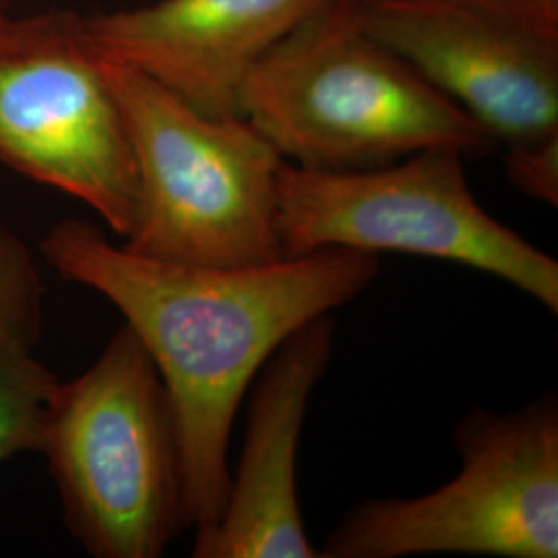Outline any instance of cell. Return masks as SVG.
Returning <instances> with one entry per match:
<instances>
[{
    "instance_id": "1",
    "label": "cell",
    "mask_w": 558,
    "mask_h": 558,
    "mask_svg": "<svg viewBox=\"0 0 558 558\" xmlns=\"http://www.w3.org/2000/svg\"><path fill=\"white\" fill-rule=\"evenodd\" d=\"M62 278L110 300L160 373L179 430L186 523L197 546L228 493V442L246 389L283 339L364 294L379 255L325 248L257 267L151 259L92 223L64 220L41 240Z\"/></svg>"
},
{
    "instance_id": "2",
    "label": "cell",
    "mask_w": 558,
    "mask_h": 558,
    "mask_svg": "<svg viewBox=\"0 0 558 558\" xmlns=\"http://www.w3.org/2000/svg\"><path fill=\"white\" fill-rule=\"evenodd\" d=\"M240 117L304 170L354 172L426 149L484 156L497 147L476 120L373 38L348 0L300 23L251 71Z\"/></svg>"
},
{
    "instance_id": "3",
    "label": "cell",
    "mask_w": 558,
    "mask_h": 558,
    "mask_svg": "<svg viewBox=\"0 0 558 558\" xmlns=\"http://www.w3.org/2000/svg\"><path fill=\"white\" fill-rule=\"evenodd\" d=\"M40 453L64 521L89 555L158 558L189 527L174 414L126 325L83 375L59 383Z\"/></svg>"
},
{
    "instance_id": "4",
    "label": "cell",
    "mask_w": 558,
    "mask_h": 558,
    "mask_svg": "<svg viewBox=\"0 0 558 558\" xmlns=\"http://www.w3.org/2000/svg\"><path fill=\"white\" fill-rule=\"evenodd\" d=\"M96 57L137 166L140 207L124 246L151 259L205 267L286 259L278 228L286 160L276 147L248 120L203 114L158 81Z\"/></svg>"
},
{
    "instance_id": "5",
    "label": "cell",
    "mask_w": 558,
    "mask_h": 558,
    "mask_svg": "<svg viewBox=\"0 0 558 558\" xmlns=\"http://www.w3.org/2000/svg\"><path fill=\"white\" fill-rule=\"evenodd\" d=\"M463 158L458 149L439 147L354 172H317L283 161V255L350 248L449 260L502 279L558 313L557 260L482 209Z\"/></svg>"
},
{
    "instance_id": "6",
    "label": "cell",
    "mask_w": 558,
    "mask_h": 558,
    "mask_svg": "<svg viewBox=\"0 0 558 558\" xmlns=\"http://www.w3.org/2000/svg\"><path fill=\"white\" fill-rule=\"evenodd\" d=\"M458 476L414 499L364 500L320 558L558 557V401L478 410L456 428Z\"/></svg>"
},
{
    "instance_id": "7",
    "label": "cell",
    "mask_w": 558,
    "mask_h": 558,
    "mask_svg": "<svg viewBox=\"0 0 558 558\" xmlns=\"http://www.w3.org/2000/svg\"><path fill=\"white\" fill-rule=\"evenodd\" d=\"M0 160L87 203L122 239L135 226L133 145L75 20H0Z\"/></svg>"
},
{
    "instance_id": "8",
    "label": "cell",
    "mask_w": 558,
    "mask_h": 558,
    "mask_svg": "<svg viewBox=\"0 0 558 558\" xmlns=\"http://www.w3.org/2000/svg\"><path fill=\"white\" fill-rule=\"evenodd\" d=\"M377 40L509 147L558 140V2L348 0Z\"/></svg>"
},
{
    "instance_id": "9",
    "label": "cell",
    "mask_w": 558,
    "mask_h": 558,
    "mask_svg": "<svg viewBox=\"0 0 558 558\" xmlns=\"http://www.w3.org/2000/svg\"><path fill=\"white\" fill-rule=\"evenodd\" d=\"M331 0H160L75 20L96 54L158 81L209 117H240L251 71Z\"/></svg>"
},
{
    "instance_id": "10",
    "label": "cell",
    "mask_w": 558,
    "mask_h": 558,
    "mask_svg": "<svg viewBox=\"0 0 558 558\" xmlns=\"http://www.w3.org/2000/svg\"><path fill=\"white\" fill-rule=\"evenodd\" d=\"M333 343L336 323L320 315L283 339L260 366L223 513L193 546V557L320 558L304 530L296 468L308 401Z\"/></svg>"
},
{
    "instance_id": "11",
    "label": "cell",
    "mask_w": 558,
    "mask_h": 558,
    "mask_svg": "<svg viewBox=\"0 0 558 558\" xmlns=\"http://www.w3.org/2000/svg\"><path fill=\"white\" fill-rule=\"evenodd\" d=\"M40 279L20 240L0 230V463L38 451L60 380L34 356Z\"/></svg>"
},
{
    "instance_id": "12",
    "label": "cell",
    "mask_w": 558,
    "mask_h": 558,
    "mask_svg": "<svg viewBox=\"0 0 558 558\" xmlns=\"http://www.w3.org/2000/svg\"><path fill=\"white\" fill-rule=\"evenodd\" d=\"M507 174L513 184L532 199L557 207L558 140L538 145L509 147L505 154Z\"/></svg>"
},
{
    "instance_id": "13",
    "label": "cell",
    "mask_w": 558,
    "mask_h": 558,
    "mask_svg": "<svg viewBox=\"0 0 558 558\" xmlns=\"http://www.w3.org/2000/svg\"><path fill=\"white\" fill-rule=\"evenodd\" d=\"M550 2H558V0H550Z\"/></svg>"
}]
</instances>
